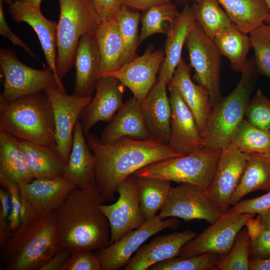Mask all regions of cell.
Masks as SVG:
<instances>
[{
    "label": "cell",
    "instance_id": "obj_1",
    "mask_svg": "<svg viewBox=\"0 0 270 270\" xmlns=\"http://www.w3.org/2000/svg\"><path fill=\"white\" fill-rule=\"evenodd\" d=\"M86 137L96 156V184L105 202H112L120 184L140 169L158 161L183 156L168 144L152 139L125 137L106 144L90 133Z\"/></svg>",
    "mask_w": 270,
    "mask_h": 270
},
{
    "label": "cell",
    "instance_id": "obj_2",
    "mask_svg": "<svg viewBox=\"0 0 270 270\" xmlns=\"http://www.w3.org/2000/svg\"><path fill=\"white\" fill-rule=\"evenodd\" d=\"M104 202L96 182L69 193L54 211L60 247L72 254L109 246L110 224L100 208Z\"/></svg>",
    "mask_w": 270,
    "mask_h": 270
},
{
    "label": "cell",
    "instance_id": "obj_3",
    "mask_svg": "<svg viewBox=\"0 0 270 270\" xmlns=\"http://www.w3.org/2000/svg\"><path fill=\"white\" fill-rule=\"evenodd\" d=\"M60 248L54 212L22 223L11 233L1 254L6 270H40Z\"/></svg>",
    "mask_w": 270,
    "mask_h": 270
},
{
    "label": "cell",
    "instance_id": "obj_4",
    "mask_svg": "<svg viewBox=\"0 0 270 270\" xmlns=\"http://www.w3.org/2000/svg\"><path fill=\"white\" fill-rule=\"evenodd\" d=\"M0 130L20 140L56 148L53 111L46 94L0 102Z\"/></svg>",
    "mask_w": 270,
    "mask_h": 270
},
{
    "label": "cell",
    "instance_id": "obj_5",
    "mask_svg": "<svg viewBox=\"0 0 270 270\" xmlns=\"http://www.w3.org/2000/svg\"><path fill=\"white\" fill-rule=\"evenodd\" d=\"M258 74L254 58L248 59L234 89L212 106L200 134L203 147L220 150L230 144L234 133L244 118Z\"/></svg>",
    "mask_w": 270,
    "mask_h": 270
},
{
    "label": "cell",
    "instance_id": "obj_6",
    "mask_svg": "<svg viewBox=\"0 0 270 270\" xmlns=\"http://www.w3.org/2000/svg\"><path fill=\"white\" fill-rule=\"evenodd\" d=\"M60 18L57 28L56 70L62 80L74 65L80 38L95 36L102 18L92 0H58Z\"/></svg>",
    "mask_w": 270,
    "mask_h": 270
},
{
    "label": "cell",
    "instance_id": "obj_7",
    "mask_svg": "<svg viewBox=\"0 0 270 270\" xmlns=\"http://www.w3.org/2000/svg\"><path fill=\"white\" fill-rule=\"evenodd\" d=\"M221 151L203 147L186 155L151 164L134 175L187 183L206 190L212 179Z\"/></svg>",
    "mask_w": 270,
    "mask_h": 270
},
{
    "label": "cell",
    "instance_id": "obj_8",
    "mask_svg": "<svg viewBox=\"0 0 270 270\" xmlns=\"http://www.w3.org/2000/svg\"><path fill=\"white\" fill-rule=\"evenodd\" d=\"M0 65L4 78L0 102H10L45 92L56 84L64 86L48 66L42 70L30 68L21 62L15 52L10 50L0 48Z\"/></svg>",
    "mask_w": 270,
    "mask_h": 270
},
{
    "label": "cell",
    "instance_id": "obj_9",
    "mask_svg": "<svg viewBox=\"0 0 270 270\" xmlns=\"http://www.w3.org/2000/svg\"><path fill=\"white\" fill-rule=\"evenodd\" d=\"M255 215L236 213L229 210L200 234L186 243L178 256L186 258L206 253L226 255L232 248L246 220Z\"/></svg>",
    "mask_w": 270,
    "mask_h": 270
},
{
    "label": "cell",
    "instance_id": "obj_10",
    "mask_svg": "<svg viewBox=\"0 0 270 270\" xmlns=\"http://www.w3.org/2000/svg\"><path fill=\"white\" fill-rule=\"evenodd\" d=\"M185 44L190 66L195 72L193 80L208 90L212 106L222 97V56L213 40L206 34L198 23L190 32Z\"/></svg>",
    "mask_w": 270,
    "mask_h": 270
},
{
    "label": "cell",
    "instance_id": "obj_11",
    "mask_svg": "<svg viewBox=\"0 0 270 270\" xmlns=\"http://www.w3.org/2000/svg\"><path fill=\"white\" fill-rule=\"evenodd\" d=\"M222 214L206 190L180 183L171 188L158 216L162 220L168 217L178 218L185 221L202 220L211 224Z\"/></svg>",
    "mask_w": 270,
    "mask_h": 270
},
{
    "label": "cell",
    "instance_id": "obj_12",
    "mask_svg": "<svg viewBox=\"0 0 270 270\" xmlns=\"http://www.w3.org/2000/svg\"><path fill=\"white\" fill-rule=\"evenodd\" d=\"M45 92L52 108L56 149L66 164L71 151L75 124L84 109L90 103L92 96H81L66 93L64 86L56 84Z\"/></svg>",
    "mask_w": 270,
    "mask_h": 270
},
{
    "label": "cell",
    "instance_id": "obj_13",
    "mask_svg": "<svg viewBox=\"0 0 270 270\" xmlns=\"http://www.w3.org/2000/svg\"><path fill=\"white\" fill-rule=\"evenodd\" d=\"M76 188L72 182L64 177L34 179L20 186L24 208L22 224L42 218L54 212Z\"/></svg>",
    "mask_w": 270,
    "mask_h": 270
},
{
    "label": "cell",
    "instance_id": "obj_14",
    "mask_svg": "<svg viewBox=\"0 0 270 270\" xmlns=\"http://www.w3.org/2000/svg\"><path fill=\"white\" fill-rule=\"evenodd\" d=\"M180 221L174 217L166 220L154 216L138 228L126 234L118 242L95 252L101 263V270H118L129 262L133 254L152 236L166 228L175 229Z\"/></svg>",
    "mask_w": 270,
    "mask_h": 270
},
{
    "label": "cell",
    "instance_id": "obj_15",
    "mask_svg": "<svg viewBox=\"0 0 270 270\" xmlns=\"http://www.w3.org/2000/svg\"><path fill=\"white\" fill-rule=\"evenodd\" d=\"M116 192L119 197L116 202L100 205L110 224V244L118 242L129 232L138 228L146 221L140 210L134 174L121 182Z\"/></svg>",
    "mask_w": 270,
    "mask_h": 270
},
{
    "label": "cell",
    "instance_id": "obj_16",
    "mask_svg": "<svg viewBox=\"0 0 270 270\" xmlns=\"http://www.w3.org/2000/svg\"><path fill=\"white\" fill-rule=\"evenodd\" d=\"M164 56V52L154 50L150 47L142 56L135 57L115 71L103 74L101 76L116 78L142 102L156 83V74Z\"/></svg>",
    "mask_w": 270,
    "mask_h": 270
},
{
    "label": "cell",
    "instance_id": "obj_17",
    "mask_svg": "<svg viewBox=\"0 0 270 270\" xmlns=\"http://www.w3.org/2000/svg\"><path fill=\"white\" fill-rule=\"evenodd\" d=\"M246 155L232 144L222 148L212 179L206 190L223 213L229 210L230 201L238 187Z\"/></svg>",
    "mask_w": 270,
    "mask_h": 270
},
{
    "label": "cell",
    "instance_id": "obj_18",
    "mask_svg": "<svg viewBox=\"0 0 270 270\" xmlns=\"http://www.w3.org/2000/svg\"><path fill=\"white\" fill-rule=\"evenodd\" d=\"M171 106L170 132L168 144L176 152L184 156L203 148L194 118L178 90L168 86Z\"/></svg>",
    "mask_w": 270,
    "mask_h": 270
},
{
    "label": "cell",
    "instance_id": "obj_19",
    "mask_svg": "<svg viewBox=\"0 0 270 270\" xmlns=\"http://www.w3.org/2000/svg\"><path fill=\"white\" fill-rule=\"evenodd\" d=\"M124 86L116 78L100 76L96 88L94 96L81 112V122L85 136L99 122H110L122 106Z\"/></svg>",
    "mask_w": 270,
    "mask_h": 270
},
{
    "label": "cell",
    "instance_id": "obj_20",
    "mask_svg": "<svg viewBox=\"0 0 270 270\" xmlns=\"http://www.w3.org/2000/svg\"><path fill=\"white\" fill-rule=\"evenodd\" d=\"M9 13L14 20L29 24L36 34L48 66L60 81L56 70L58 23L42 14L40 9L29 4L16 0L9 7Z\"/></svg>",
    "mask_w": 270,
    "mask_h": 270
},
{
    "label": "cell",
    "instance_id": "obj_21",
    "mask_svg": "<svg viewBox=\"0 0 270 270\" xmlns=\"http://www.w3.org/2000/svg\"><path fill=\"white\" fill-rule=\"evenodd\" d=\"M196 236L194 232L186 230L156 236L142 246L123 270H148L156 263L178 256L182 246Z\"/></svg>",
    "mask_w": 270,
    "mask_h": 270
},
{
    "label": "cell",
    "instance_id": "obj_22",
    "mask_svg": "<svg viewBox=\"0 0 270 270\" xmlns=\"http://www.w3.org/2000/svg\"><path fill=\"white\" fill-rule=\"evenodd\" d=\"M164 80L158 79L141 102L150 138L168 144L170 132L171 106Z\"/></svg>",
    "mask_w": 270,
    "mask_h": 270
},
{
    "label": "cell",
    "instance_id": "obj_23",
    "mask_svg": "<svg viewBox=\"0 0 270 270\" xmlns=\"http://www.w3.org/2000/svg\"><path fill=\"white\" fill-rule=\"evenodd\" d=\"M150 139L144 118L141 102L134 96L123 104L102 134L103 144L114 142L122 138Z\"/></svg>",
    "mask_w": 270,
    "mask_h": 270
},
{
    "label": "cell",
    "instance_id": "obj_24",
    "mask_svg": "<svg viewBox=\"0 0 270 270\" xmlns=\"http://www.w3.org/2000/svg\"><path fill=\"white\" fill-rule=\"evenodd\" d=\"M168 86L174 87L192 112L200 134L212 108L210 95L204 86L192 81L189 66L182 58Z\"/></svg>",
    "mask_w": 270,
    "mask_h": 270
},
{
    "label": "cell",
    "instance_id": "obj_25",
    "mask_svg": "<svg viewBox=\"0 0 270 270\" xmlns=\"http://www.w3.org/2000/svg\"><path fill=\"white\" fill-rule=\"evenodd\" d=\"M96 158L90 149L78 120L74 126L71 151L64 164L63 177L82 188L96 183Z\"/></svg>",
    "mask_w": 270,
    "mask_h": 270
},
{
    "label": "cell",
    "instance_id": "obj_26",
    "mask_svg": "<svg viewBox=\"0 0 270 270\" xmlns=\"http://www.w3.org/2000/svg\"><path fill=\"white\" fill-rule=\"evenodd\" d=\"M100 57L95 36H82L74 58L76 78L72 94L81 96H92L100 78Z\"/></svg>",
    "mask_w": 270,
    "mask_h": 270
},
{
    "label": "cell",
    "instance_id": "obj_27",
    "mask_svg": "<svg viewBox=\"0 0 270 270\" xmlns=\"http://www.w3.org/2000/svg\"><path fill=\"white\" fill-rule=\"evenodd\" d=\"M100 57V77L128 62L126 51L116 19H102L95 35Z\"/></svg>",
    "mask_w": 270,
    "mask_h": 270
},
{
    "label": "cell",
    "instance_id": "obj_28",
    "mask_svg": "<svg viewBox=\"0 0 270 270\" xmlns=\"http://www.w3.org/2000/svg\"><path fill=\"white\" fill-rule=\"evenodd\" d=\"M196 24L192 7L186 4L166 34L165 56L158 79L164 80L168 84L182 58V52L186 38Z\"/></svg>",
    "mask_w": 270,
    "mask_h": 270
},
{
    "label": "cell",
    "instance_id": "obj_29",
    "mask_svg": "<svg viewBox=\"0 0 270 270\" xmlns=\"http://www.w3.org/2000/svg\"><path fill=\"white\" fill-rule=\"evenodd\" d=\"M19 142L14 136L0 130V178L18 187L34 179Z\"/></svg>",
    "mask_w": 270,
    "mask_h": 270
},
{
    "label": "cell",
    "instance_id": "obj_30",
    "mask_svg": "<svg viewBox=\"0 0 270 270\" xmlns=\"http://www.w3.org/2000/svg\"><path fill=\"white\" fill-rule=\"evenodd\" d=\"M246 163L230 205L236 204L246 195L258 190L270 191V155L246 154Z\"/></svg>",
    "mask_w": 270,
    "mask_h": 270
},
{
    "label": "cell",
    "instance_id": "obj_31",
    "mask_svg": "<svg viewBox=\"0 0 270 270\" xmlns=\"http://www.w3.org/2000/svg\"><path fill=\"white\" fill-rule=\"evenodd\" d=\"M19 144L34 179L63 177L65 164L56 147L24 140Z\"/></svg>",
    "mask_w": 270,
    "mask_h": 270
},
{
    "label": "cell",
    "instance_id": "obj_32",
    "mask_svg": "<svg viewBox=\"0 0 270 270\" xmlns=\"http://www.w3.org/2000/svg\"><path fill=\"white\" fill-rule=\"evenodd\" d=\"M232 22L248 34L264 23L270 10L264 0H217Z\"/></svg>",
    "mask_w": 270,
    "mask_h": 270
},
{
    "label": "cell",
    "instance_id": "obj_33",
    "mask_svg": "<svg viewBox=\"0 0 270 270\" xmlns=\"http://www.w3.org/2000/svg\"><path fill=\"white\" fill-rule=\"evenodd\" d=\"M213 41L220 55L229 60L232 70L242 73L246 66L247 55L252 48L250 36L232 24L216 36Z\"/></svg>",
    "mask_w": 270,
    "mask_h": 270
},
{
    "label": "cell",
    "instance_id": "obj_34",
    "mask_svg": "<svg viewBox=\"0 0 270 270\" xmlns=\"http://www.w3.org/2000/svg\"><path fill=\"white\" fill-rule=\"evenodd\" d=\"M136 179L140 210L146 220L156 216L164 205L172 188L170 181L144 176Z\"/></svg>",
    "mask_w": 270,
    "mask_h": 270
},
{
    "label": "cell",
    "instance_id": "obj_35",
    "mask_svg": "<svg viewBox=\"0 0 270 270\" xmlns=\"http://www.w3.org/2000/svg\"><path fill=\"white\" fill-rule=\"evenodd\" d=\"M192 7L196 22L204 32L213 40L232 22L217 0H195Z\"/></svg>",
    "mask_w": 270,
    "mask_h": 270
},
{
    "label": "cell",
    "instance_id": "obj_36",
    "mask_svg": "<svg viewBox=\"0 0 270 270\" xmlns=\"http://www.w3.org/2000/svg\"><path fill=\"white\" fill-rule=\"evenodd\" d=\"M179 14L176 5L172 2L146 10L142 20L139 44L154 34H167L174 26Z\"/></svg>",
    "mask_w": 270,
    "mask_h": 270
},
{
    "label": "cell",
    "instance_id": "obj_37",
    "mask_svg": "<svg viewBox=\"0 0 270 270\" xmlns=\"http://www.w3.org/2000/svg\"><path fill=\"white\" fill-rule=\"evenodd\" d=\"M230 144L246 154L270 155V130L257 128L244 118L234 133Z\"/></svg>",
    "mask_w": 270,
    "mask_h": 270
},
{
    "label": "cell",
    "instance_id": "obj_38",
    "mask_svg": "<svg viewBox=\"0 0 270 270\" xmlns=\"http://www.w3.org/2000/svg\"><path fill=\"white\" fill-rule=\"evenodd\" d=\"M250 239L246 228L238 234L234 244L226 255L223 256L212 270H248Z\"/></svg>",
    "mask_w": 270,
    "mask_h": 270
},
{
    "label": "cell",
    "instance_id": "obj_39",
    "mask_svg": "<svg viewBox=\"0 0 270 270\" xmlns=\"http://www.w3.org/2000/svg\"><path fill=\"white\" fill-rule=\"evenodd\" d=\"M222 256L210 253L186 258L176 256L156 263L148 270H212Z\"/></svg>",
    "mask_w": 270,
    "mask_h": 270
},
{
    "label": "cell",
    "instance_id": "obj_40",
    "mask_svg": "<svg viewBox=\"0 0 270 270\" xmlns=\"http://www.w3.org/2000/svg\"><path fill=\"white\" fill-rule=\"evenodd\" d=\"M140 14L122 4L116 20L126 46L128 62L134 58L138 43Z\"/></svg>",
    "mask_w": 270,
    "mask_h": 270
},
{
    "label": "cell",
    "instance_id": "obj_41",
    "mask_svg": "<svg viewBox=\"0 0 270 270\" xmlns=\"http://www.w3.org/2000/svg\"><path fill=\"white\" fill-rule=\"evenodd\" d=\"M250 34L257 70L270 80V24L263 23Z\"/></svg>",
    "mask_w": 270,
    "mask_h": 270
},
{
    "label": "cell",
    "instance_id": "obj_42",
    "mask_svg": "<svg viewBox=\"0 0 270 270\" xmlns=\"http://www.w3.org/2000/svg\"><path fill=\"white\" fill-rule=\"evenodd\" d=\"M244 119L260 128L270 130V99L257 90L246 106Z\"/></svg>",
    "mask_w": 270,
    "mask_h": 270
},
{
    "label": "cell",
    "instance_id": "obj_43",
    "mask_svg": "<svg viewBox=\"0 0 270 270\" xmlns=\"http://www.w3.org/2000/svg\"><path fill=\"white\" fill-rule=\"evenodd\" d=\"M1 185L8 192L10 197V212L8 218V230L12 233L22 222L24 208L18 186L4 178H0Z\"/></svg>",
    "mask_w": 270,
    "mask_h": 270
},
{
    "label": "cell",
    "instance_id": "obj_44",
    "mask_svg": "<svg viewBox=\"0 0 270 270\" xmlns=\"http://www.w3.org/2000/svg\"><path fill=\"white\" fill-rule=\"evenodd\" d=\"M60 270H101V263L91 250H82L70 254Z\"/></svg>",
    "mask_w": 270,
    "mask_h": 270
},
{
    "label": "cell",
    "instance_id": "obj_45",
    "mask_svg": "<svg viewBox=\"0 0 270 270\" xmlns=\"http://www.w3.org/2000/svg\"><path fill=\"white\" fill-rule=\"evenodd\" d=\"M270 208V191L256 198L240 201L230 209L236 213L260 214Z\"/></svg>",
    "mask_w": 270,
    "mask_h": 270
},
{
    "label": "cell",
    "instance_id": "obj_46",
    "mask_svg": "<svg viewBox=\"0 0 270 270\" xmlns=\"http://www.w3.org/2000/svg\"><path fill=\"white\" fill-rule=\"evenodd\" d=\"M250 255L253 258H270V228H264L256 238L250 240Z\"/></svg>",
    "mask_w": 270,
    "mask_h": 270
},
{
    "label": "cell",
    "instance_id": "obj_47",
    "mask_svg": "<svg viewBox=\"0 0 270 270\" xmlns=\"http://www.w3.org/2000/svg\"><path fill=\"white\" fill-rule=\"evenodd\" d=\"M4 0H0V33L5 38H8L14 44L24 49L31 56L36 58L34 54L31 51L28 46L16 34H14L9 27L5 18L3 2Z\"/></svg>",
    "mask_w": 270,
    "mask_h": 270
},
{
    "label": "cell",
    "instance_id": "obj_48",
    "mask_svg": "<svg viewBox=\"0 0 270 270\" xmlns=\"http://www.w3.org/2000/svg\"><path fill=\"white\" fill-rule=\"evenodd\" d=\"M102 19L114 18L122 6V0H92Z\"/></svg>",
    "mask_w": 270,
    "mask_h": 270
},
{
    "label": "cell",
    "instance_id": "obj_49",
    "mask_svg": "<svg viewBox=\"0 0 270 270\" xmlns=\"http://www.w3.org/2000/svg\"><path fill=\"white\" fill-rule=\"evenodd\" d=\"M70 254L71 252L68 249L60 247L40 270H60L64 263Z\"/></svg>",
    "mask_w": 270,
    "mask_h": 270
},
{
    "label": "cell",
    "instance_id": "obj_50",
    "mask_svg": "<svg viewBox=\"0 0 270 270\" xmlns=\"http://www.w3.org/2000/svg\"><path fill=\"white\" fill-rule=\"evenodd\" d=\"M0 226H8V218L10 212V197L8 192L0 189Z\"/></svg>",
    "mask_w": 270,
    "mask_h": 270
},
{
    "label": "cell",
    "instance_id": "obj_51",
    "mask_svg": "<svg viewBox=\"0 0 270 270\" xmlns=\"http://www.w3.org/2000/svg\"><path fill=\"white\" fill-rule=\"evenodd\" d=\"M171 2V0H122V4L138 10H146L161 4Z\"/></svg>",
    "mask_w": 270,
    "mask_h": 270
},
{
    "label": "cell",
    "instance_id": "obj_52",
    "mask_svg": "<svg viewBox=\"0 0 270 270\" xmlns=\"http://www.w3.org/2000/svg\"><path fill=\"white\" fill-rule=\"evenodd\" d=\"M248 218L245 223L250 240L258 237L264 230V227L260 220L258 218Z\"/></svg>",
    "mask_w": 270,
    "mask_h": 270
},
{
    "label": "cell",
    "instance_id": "obj_53",
    "mask_svg": "<svg viewBox=\"0 0 270 270\" xmlns=\"http://www.w3.org/2000/svg\"><path fill=\"white\" fill-rule=\"evenodd\" d=\"M249 270H270V258H253L252 260H250Z\"/></svg>",
    "mask_w": 270,
    "mask_h": 270
},
{
    "label": "cell",
    "instance_id": "obj_54",
    "mask_svg": "<svg viewBox=\"0 0 270 270\" xmlns=\"http://www.w3.org/2000/svg\"><path fill=\"white\" fill-rule=\"evenodd\" d=\"M264 228H270V208L258 214Z\"/></svg>",
    "mask_w": 270,
    "mask_h": 270
},
{
    "label": "cell",
    "instance_id": "obj_55",
    "mask_svg": "<svg viewBox=\"0 0 270 270\" xmlns=\"http://www.w3.org/2000/svg\"><path fill=\"white\" fill-rule=\"evenodd\" d=\"M40 8L42 0H20Z\"/></svg>",
    "mask_w": 270,
    "mask_h": 270
},
{
    "label": "cell",
    "instance_id": "obj_56",
    "mask_svg": "<svg viewBox=\"0 0 270 270\" xmlns=\"http://www.w3.org/2000/svg\"><path fill=\"white\" fill-rule=\"evenodd\" d=\"M264 0L266 3L270 10V14L268 17L266 19V21L264 22V23L268 24H270V0Z\"/></svg>",
    "mask_w": 270,
    "mask_h": 270
},
{
    "label": "cell",
    "instance_id": "obj_57",
    "mask_svg": "<svg viewBox=\"0 0 270 270\" xmlns=\"http://www.w3.org/2000/svg\"><path fill=\"white\" fill-rule=\"evenodd\" d=\"M13 0H4V1L8 4H10L12 3Z\"/></svg>",
    "mask_w": 270,
    "mask_h": 270
}]
</instances>
